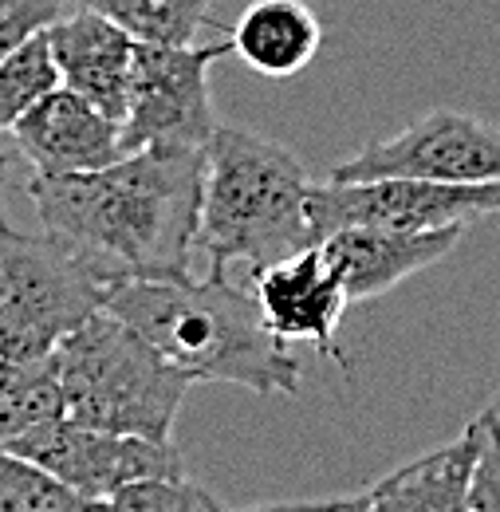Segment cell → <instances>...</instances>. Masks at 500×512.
Returning <instances> with one entry per match:
<instances>
[{
  "label": "cell",
  "instance_id": "1",
  "mask_svg": "<svg viewBox=\"0 0 500 512\" xmlns=\"http://www.w3.org/2000/svg\"><path fill=\"white\" fill-rule=\"evenodd\" d=\"M205 146H142L87 174H32L24 190L48 233L111 284L189 276L201 221Z\"/></svg>",
  "mask_w": 500,
  "mask_h": 512
},
{
  "label": "cell",
  "instance_id": "2",
  "mask_svg": "<svg viewBox=\"0 0 500 512\" xmlns=\"http://www.w3.org/2000/svg\"><path fill=\"white\" fill-rule=\"evenodd\" d=\"M107 312L126 320L193 383H233L252 394H300L304 371L288 343L268 327L252 284L229 272L205 280H123L107 296Z\"/></svg>",
  "mask_w": 500,
  "mask_h": 512
},
{
  "label": "cell",
  "instance_id": "3",
  "mask_svg": "<svg viewBox=\"0 0 500 512\" xmlns=\"http://www.w3.org/2000/svg\"><path fill=\"white\" fill-rule=\"evenodd\" d=\"M312 178L304 162L276 138L217 127L205 146L197 249L213 272L241 268L245 280L276 260L315 245Z\"/></svg>",
  "mask_w": 500,
  "mask_h": 512
},
{
  "label": "cell",
  "instance_id": "4",
  "mask_svg": "<svg viewBox=\"0 0 500 512\" xmlns=\"http://www.w3.org/2000/svg\"><path fill=\"white\" fill-rule=\"evenodd\" d=\"M63 418L170 442L189 379L115 312H95L52 351Z\"/></svg>",
  "mask_w": 500,
  "mask_h": 512
},
{
  "label": "cell",
  "instance_id": "5",
  "mask_svg": "<svg viewBox=\"0 0 500 512\" xmlns=\"http://www.w3.org/2000/svg\"><path fill=\"white\" fill-rule=\"evenodd\" d=\"M111 288L56 233H20L0 213V359H52L75 327L107 308Z\"/></svg>",
  "mask_w": 500,
  "mask_h": 512
},
{
  "label": "cell",
  "instance_id": "6",
  "mask_svg": "<svg viewBox=\"0 0 500 512\" xmlns=\"http://www.w3.org/2000/svg\"><path fill=\"white\" fill-rule=\"evenodd\" d=\"M233 56L229 36L213 44H134L123 150L142 146H209L217 119L209 67Z\"/></svg>",
  "mask_w": 500,
  "mask_h": 512
},
{
  "label": "cell",
  "instance_id": "7",
  "mask_svg": "<svg viewBox=\"0 0 500 512\" xmlns=\"http://www.w3.org/2000/svg\"><path fill=\"white\" fill-rule=\"evenodd\" d=\"M375 178H422L449 186L500 182V130L469 111L438 107L331 170V182Z\"/></svg>",
  "mask_w": 500,
  "mask_h": 512
},
{
  "label": "cell",
  "instance_id": "8",
  "mask_svg": "<svg viewBox=\"0 0 500 512\" xmlns=\"http://www.w3.org/2000/svg\"><path fill=\"white\" fill-rule=\"evenodd\" d=\"M4 446L36 461L40 469H48L56 481H63L71 493L87 501H111L119 489L138 481L186 477V461L174 438L158 442V438L115 434V430L83 426L63 414L24 430Z\"/></svg>",
  "mask_w": 500,
  "mask_h": 512
},
{
  "label": "cell",
  "instance_id": "9",
  "mask_svg": "<svg viewBox=\"0 0 500 512\" xmlns=\"http://www.w3.org/2000/svg\"><path fill=\"white\" fill-rule=\"evenodd\" d=\"M312 233L323 241L335 229L375 225L402 233H430L449 225H469L477 217L500 213V182L449 186L422 178H375V182H323L312 186Z\"/></svg>",
  "mask_w": 500,
  "mask_h": 512
},
{
  "label": "cell",
  "instance_id": "10",
  "mask_svg": "<svg viewBox=\"0 0 500 512\" xmlns=\"http://www.w3.org/2000/svg\"><path fill=\"white\" fill-rule=\"evenodd\" d=\"M8 134L28 170L48 178L103 170L126 154L123 123L63 83L52 95H44Z\"/></svg>",
  "mask_w": 500,
  "mask_h": 512
},
{
  "label": "cell",
  "instance_id": "11",
  "mask_svg": "<svg viewBox=\"0 0 500 512\" xmlns=\"http://www.w3.org/2000/svg\"><path fill=\"white\" fill-rule=\"evenodd\" d=\"M249 284L268 327L284 343L288 339H308L323 359L343 363V351L335 343V327L343 320L351 296H347L339 272L331 268V260L323 256L319 245L268 264L264 272L252 276Z\"/></svg>",
  "mask_w": 500,
  "mask_h": 512
},
{
  "label": "cell",
  "instance_id": "12",
  "mask_svg": "<svg viewBox=\"0 0 500 512\" xmlns=\"http://www.w3.org/2000/svg\"><path fill=\"white\" fill-rule=\"evenodd\" d=\"M465 237V225L430 229V233H402V229H375V225H351L335 229L323 241H315L331 268L339 272L351 304L378 300L402 280L434 268L453 253Z\"/></svg>",
  "mask_w": 500,
  "mask_h": 512
},
{
  "label": "cell",
  "instance_id": "13",
  "mask_svg": "<svg viewBox=\"0 0 500 512\" xmlns=\"http://www.w3.org/2000/svg\"><path fill=\"white\" fill-rule=\"evenodd\" d=\"M48 44H52L63 87L87 95L111 119L123 123L138 40L91 8H71L63 20L48 28Z\"/></svg>",
  "mask_w": 500,
  "mask_h": 512
},
{
  "label": "cell",
  "instance_id": "14",
  "mask_svg": "<svg viewBox=\"0 0 500 512\" xmlns=\"http://www.w3.org/2000/svg\"><path fill=\"white\" fill-rule=\"evenodd\" d=\"M477 457L481 418H473L453 442L398 465L371 489H363V501L371 512H469Z\"/></svg>",
  "mask_w": 500,
  "mask_h": 512
},
{
  "label": "cell",
  "instance_id": "15",
  "mask_svg": "<svg viewBox=\"0 0 500 512\" xmlns=\"http://www.w3.org/2000/svg\"><path fill=\"white\" fill-rule=\"evenodd\" d=\"M323 28L304 0H252L229 28V48L268 79H292L315 60Z\"/></svg>",
  "mask_w": 500,
  "mask_h": 512
},
{
  "label": "cell",
  "instance_id": "16",
  "mask_svg": "<svg viewBox=\"0 0 500 512\" xmlns=\"http://www.w3.org/2000/svg\"><path fill=\"white\" fill-rule=\"evenodd\" d=\"M115 20L142 44H193L209 28L213 0H71Z\"/></svg>",
  "mask_w": 500,
  "mask_h": 512
},
{
  "label": "cell",
  "instance_id": "17",
  "mask_svg": "<svg viewBox=\"0 0 500 512\" xmlns=\"http://www.w3.org/2000/svg\"><path fill=\"white\" fill-rule=\"evenodd\" d=\"M56 414H63V406L52 359H0V442H12Z\"/></svg>",
  "mask_w": 500,
  "mask_h": 512
},
{
  "label": "cell",
  "instance_id": "18",
  "mask_svg": "<svg viewBox=\"0 0 500 512\" xmlns=\"http://www.w3.org/2000/svg\"><path fill=\"white\" fill-rule=\"evenodd\" d=\"M60 67L52 56L48 32L16 48L8 60H0V134L16 127L44 95L60 87Z\"/></svg>",
  "mask_w": 500,
  "mask_h": 512
},
{
  "label": "cell",
  "instance_id": "19",
  "mask_svg": "<svg viewBox=\"0 0 500 512\" xmlns=\"http://www.w3.org/2000/svg\"><path fill=\"white\" fill-rule=\"evenodd\" d=\"M0 512H99V501L71 493L48 469L0 442Z\"/></svg>",
  "mask_w": 500,
  "mask_h": 512
},
{
  "label": "cell",
  "instance_id": "20",
  "mask_svg": "<svg viewBox=\"0 0 500 512\" xmlns=\"http://www.w3.org/2000/svg\"><path fill=\"white\" fill-rule=\"evenodd\" d=\"M99 512H221V505L186 477H158L119 489L111 501H99Z\"/></svg>",
  "mask_w": 500,
  "mask_h": 512
},
{
  "label": "cell",
  "instance_id": "21",
  "mask_svg": "<svg viewBox=\"0 0 500 512\" xmlns=\"http://www.w3.org/2000/svg\"><path fill=\"white\" fill-rule=\"evenodd\" d=\"M71 8V0H0V60L44 36Z\"/></svg>",
  "mask_w": 500,
  "mask_h": 512
},
{
  "label": "cell",
  "instance_id": "22",
  "mask_svg": "<svg viewBox=\"0 0 500 512\" xmlns=\"http://www.w3.org/2000/svg\"><path fill=\"white\" fill-rule=\"evenodd\" d=\"M469 512H500V426L493 410L481 414V457L473 473Z\"/></svg>",
  "mask_w": 500,
  "mask_h": 512
},
{
  "label": "cell",
  "instance_id": "23",
  "mask_svg": "<svg viewBox=\"0 0 500 512\" xmlns=\"http://www.w3.org/2000/svg\"><path fill=\"white\" fill-rule=\"evenodd\" d=\"M249 512H371L363 493L355 497H335V501H292V505H264V509Z\"/></svg>",
  "mask_w": 500,
  "mask_h": 512
},
{
  "label": "cell",
  "instance_id": "24",
  "mask_svg": "<svg viewBox=\"0 0 500 512\" xmlns=\"http://www.w3.org/2000/svg\"><path fill=\"white\" fill-rule=\"evenodd\" d=\"M489 410H493V418H497V426H500V398L493 402V406H489Z\"/></svg>",
  "mask_w": 500,
  "mask_h": 512
},
{
  "label": "cell",
  "instance_id": "25",
  "mask_svg": "<svg viewBox=\"0 0 500 512\" xmlns=\"http://www.w3.org/2000/svg\"><path fill=\"white\" fill-rule=\"evenodd\" d=\"M0 182H4V154H0Z\"/></svg>",
  "mask_w": 500,
  "mask_h": 512
}]
</instances>
